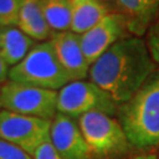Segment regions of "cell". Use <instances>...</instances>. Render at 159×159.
Instances as JSON below:
<instances>
[{
	"label": "cell",
	"mask_w": 159,
	"mask_h": 159,
	"mask_svg": "<svg viewBox=\"0 0 159 159\" xmlns=\"http://www.w3.org/2000/svg\"><path fill=\"white\" fill-rule=\"evenodd\" d=\"M131 159H158V154L154 152H145V153H140L138 156H134Z\"/></svg>",
	"instance_id": "44dd1931"
},
{
	"label": "cell",
	"mask_w": 159,
	"mask_h": 159,
	"mask_svg": "<svg viewBox=\"0 0 159 159\" xmlns=\"http://www.w3.org/2000/svg\"><path fill=\"white\" fill-rule=\"evenodd\" d=\"M118 118L130 144L150 150L159 146V70L148 78L134 96L118 108Z\"/></svg>",
	"instance_id": "7a4b0ae2"
},
{
	"label": "cell",
	"mask_w": 159,
	"mask_h": 159,
	"mask_svg": "<svg viewBox=\"0 0 159 159\" xmlns=\"http://www.w3.org/2000/svg\"><path fill=\"white\" fill-rule=\"evenodd\" d=\"M50 140L64 159H93L78 121L66 114L58 112L51 121Z\"/></svg>",
	"instance_id": "9c48e42d"
},
{
	"label": "cell",
	"mask_w": 159,
	"mask_h": 159,
	"mask_svg": "<svg viewBox=\"0 0 159 159\" xmlns=\"http://www.w3.org/2000/svg\"><path fill=\"white\" fill-rule=\"evenodd\" d=\"M8 79L52 91L60 90L71 83L50 40L34 45L20 63L10 68Z\"/></svg>",
	"instance_id": "3957f363"
},
{
	"label": "cell",
	"mask_w": 159,
	"mask_h": 159,
	"mask_svg": "<svg viewBox=\"0 0 159 159\" xmlns=\"http://www.w3.org/2000/svg\"><path fill=\"white\" fill-rule=\"evenodd\" d=\"M157 154H158V159H159V152H158V153H157Z\"/></svg>",
	"instance_id": "cb8c5ba5"
},
{
	"label": "cell",
	"mask_w": 159,
	"mask_h": 159,
	"mask_svg": "<svg viewBox=\"0 0 159 159\" xmlns=\"http://www.w3.org/2000/svg\"><path fill=\"white\" fill-rule=\"evenodd\" d=\"M0 159H33L27 152L0 138Z\"/></svg>",
	"instance_id": "ac0fdd59"
},
{
	"label": "cell",
	"mask_w": 159,
	"mask_h": 159,
	"mask_svg": "<svg viewBox=\"0 0 159 159\" xmlns=\"http://www.w3.org/2000/svg\"><path fill=\"white\" fill-rule=\"evenodd\" d=\"M23 0H0V26H18Z\"/></svg>",
	"instance_id": "2e32d148"
},
{
	"label": "cell",
	"mask_w": 159,
	"mask_h": 159,
	"mask_svg": "<svg viewBox=\"0 0 159 159\" xmlns=\"http://www.w3.org/2000/svg\"><path fill=\"white\" fill-rule=\"evenodd\" d=\"M50 41L54 47L59 63L70 77L71 81L84 80L90 72V64L87 63L80 44V34L72 31L53 32Z\"/></svg>",
	"instance_id": "8fae6325"
},
{
	"label": "cell",
	"mask_w": 159,
	"mask_h": 159,
	"mask_svg": "<svg viewBox=\"0 0 159 159\" xmlns=\"http://www.w3.org/2000/svg\"><path fill=\"white\" fill-rule=\"evenodd\" d=\"M71 5L72 20L70 31L77 34L87 32L111 13L104 0H71Z\"/></svg>",
	"instance_id": "4fadbf2b"
},
{
	"label": "cell",
	"mask_w": 159,
	"mask_h": 159,
	"mask_svg": "<svg viewBox=\"0 0 159 159\" xmlns=\"http://www.w3.org/2000/svg\"><path fill=\"white\" fill-rule=\"evenodd\" d=\"M156 71L145 40L127 37L110 47L90 67V81L98 85L120 106L136 94Z\"/></svg>",
	"instance_id": "6da1fadb"
},
{
	"label": "cell",
	"mask_w": 159,
	"mask_h": 159,
	"mask_svg": "<svg viewBox=\"0 0 159 159\" xmlns=\"http://www.w3.org/2000/svg\"><path fill=\"white\" fill-rule=\"evenodd\" d=\"M127 37L131 34L124 19L117 13H108L96 26L80 34V44L87 63L91 66L110 47Z\"/></svg>",
	"instance_id": "ba28073f"
},
{
	"label": "cell",
	"mask_w": 159,
	"mask_h": 159,
	"mask_svg": "<svg viewBox=\"0 0 159 159\" xmlns=\"http://www.w3.org/2000/svg\"><path fill=\"white\" fill-rule=\"evenodd\" d=\"M118 108L113 98L92 81H71L58 92L57 111L73 119L90 112L113 116L118 113Z\"/></svg>",
	"instance_id": "8992f818"
},
{
	"label": "cell",
	"mask_w": 159,
	"mask_h": 159,
	"mask_svg": "<svg viewBox=\"0 0 159 159\" xmlns=\"http://www.w3.org/2000/svg\"><path fill=\"white\" fill-rule=\"evenodd\" d=\"M32 158L33 159H64L60 154L58 153V151L54 148V146L52 145L51 140L44 143L34 152Z\"/></svg>",
	"instance_id": "d6986e66"
},
{
	"label": "cell",
	"mask_w": 159,
	"mask_h": 159,
	"mask_svg": "<svg viewBox=\"0 0 159 159\" xmlns=\"http://www.w3.org/2000/svg\"><path fill=\"white\" fill-rule=\"evenodd\" d=\"M78 125L93 156L116 159L125 156L132 146L119 120L102 112H90L78 119Z\"/></svg>",
	"instance_id": "277c9868"
},
{
	"label": "cell",
	"mask_w": 159,
	"mask_h": 159,
	"mask_svg": "<svg viewBox=\"0 0 159 159\" xmlns=\"http://www.w3.org/2000/svg\"><path fill=\"white\" fill-rule=\"evenodd\" d=\"M18 27L30 38L38 41L50 40L52 31L44 17L41 0H23Z\"/></svg>",
	"instance_id": "7c38bea8"
},
{
	"label": "cell",
	"mask_w": 159,
	"mask_h": 159,
	"mask_svg": "<svg viewBox=\"0 0 159 159\" xmlns=\"http://www.w3.org/2000/svg\"><path fill=\"white\" fill-rule=\"evenodd\" d=\"M41 6L52 33L70 31L72 20L71 0H41Z\"/></svg>",
	"instance_id": "9a60e30c"
},
{
	"label": "cell",
	"mask_w": 159,
	"mask_h": 159,
	"mask_svg": "<svg viewBox=\"0 0 159 159\" xmlns=\"http://www.w3.org/2000/svg\"><path fill=\"white\" fill-rule=\"evenodd\" d=\"M50 120L0 111V138L11 143L32 157L34 152L50 140Z\"/></svg>",
	"instance_id": "52a82bcc"
},
{
	"label": "cell",
	"mask_w": 159,
	"mask_h": 159,
	"mask_svg": "<svg viewBox=\"0 0 159 159\" xmlns=\"http://www.w3.org/2000/svg\"><path fill=\"white\" fill-rule=\"evenodd\" d=\"M1 30H2V27H1V26H0V35H1Z\"/></svg>",
	"instance_id": "603a6c76"
},
{
	"label": "cell",
	"mask_w": 159,
	"mask_h": 159,
	"mask_svg": "<svg viewBox=\"0 0 159 159\" xmlns=\"http://www.w3.org/2000/svg\"><path fill=\"white\" fill-rule=\"evenodd\" d=\"M110 11L124 19L127 31L142 38L159 17V0H106Z\"/></svg>",
	"instance_id": "30bf717a"
},
{
	"label": "cell",
	"mask_w": 159,
	"mask_h": 159,
	"mask_svg": "<svg viewBox=\"0 0 159 159\" xmlns=\"http://www.w3.org/2000/svg\"><path fill=\"white\" fill-rule=\"evenodd\" d=\"M145 43L152 60L159 65V17L148 30Z\"/></svg>",
	"instance_id": "e0dca14e"
},
{
	"label": "cell",
	"mask_w": 159,
	"mask_h": 159,
	"mask_svg": "<svg viewBox=\"0 0 159 159\" xmlns=\"http://www.w3.org/2000/svg\"><path fill=\"white\" fill-rule=\"evenodd\" d=\"M1 108L13 113L50 120L58 113V92L37 86L6 81L0 92Z\"/></svg>",
	"instance_id": "5b68a950"
},
{
	"label": "cell",
	"mask_w": 159,
	"mask_h": 159,
	"mask_svg": "<svg viewBox=\"0 0 159 159\" xmlns=\"http://www.w3.org/2000/svg\"><path fill=\"white\" fill-rule=\"evenodd\" d=\"M0 92H1V87H0ZM0 108H1V99H0Z\"/></svg>",
	"instance_id": "7402d4cb"
},
{
	"label": "cell",
	"mask_w": 159,
	"mask_h": 159,
	"mask_svg": "<svg viewBox=\"0 0 159 159\" xmlns=\"http://www.w3.org/2000/svg\"><path fill=\"white\" fill-rule=\"evenodd\" d=\"M34 46V40L18 26L2 27L0 35V56L8 66H16L27 56Z\"/></svg>",
	"instance_id": "5bb4252c"
},
{
	"label": "cell",
	"mask_w": 159,
	"mask_h": 159,
	"mask_svg": "<svg viewBox=\"0 0 159 159\" xmlns=\"http://www.w3.org/2000/svg\"><path fill=\"white\" fill-rule=\"evenodd\" d=\"M8 73H10V70H8V65L5 63V60L1 58L0 56V85L5 84L7 78H8Z\"/></svg>",
	"instance_id": "ffe728a7"
}]
</instances>
